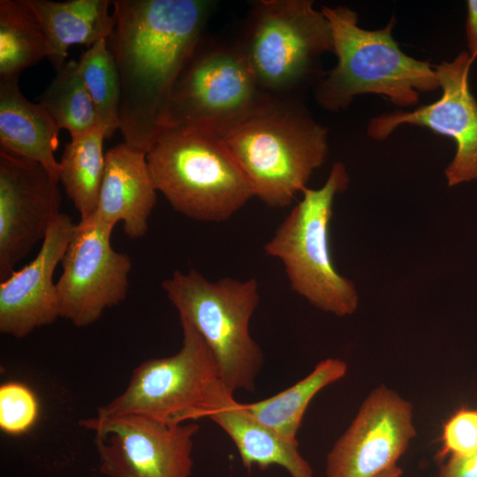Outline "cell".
Masks as SVG:
<instances>
[{"label":"cell","mask_w":477,"mask_h":477,"mask_svg":"<svg viewBox=\"0 0 477 477\" xmlns=\"http://www.w3.org/2000/svg\"><path fill=\"white\" fill-rule=\"evenodd\" d=\"M108 47L122 86L119 130L146 154L162 130L173 87L201 41L213 2L115 0Z\"/></svg>","instance_id":"1"},{"label":"cell","mask_w":477,"mask_h":477,"mask_svg":"<svg viewBox=\"0 0 477 477\" xmlns=\"http://www.w3.org/2000/svg\"><path fill=\"white\" fill-rule=\"evenodd\" d=\"M228 148L254 195L288 206L325 161L328 131L293 103L263 95L231 120L209 129Z\"/></svg>","instance_id":"2"},{"label":"cell","mask_w":477,"mask_h":477,"mask_svg":"<svg viewBox=\"0 0 477 477\" xmlns=\"http://www.w3.org/2000/svg\"><path fill=\"white\" fill-rule=\"evenodd\" d=\"M329 21L337 64L318 83L314 97L329 111L346 110L354 98L375 94L398 107L419 102L421 92L440 88L429 62L406 55L392 36L396 19L381 29L359 26L356 11L347 6H322Z\"/></svg>","instance_id":"3"},{"label":"cell","mask_w":477,"mask_h":477,"mask_svg":"<svg viewBox=\"0 0 477 477\" xmlns=\"http://www.w3.org/2000/svg\"><path fill=\"white\" fill-rule=\"evenodd\" d=\"M146 155L157 191L192 219L224 221L254 197L244 172L209 129L163 128Z\"/></svg>","instance_id":"4"},{"label":"cell","mask_w":477,"mask_h":477,"mask_svg":"<svg viewBox=\"0 0 477 477\" xmlns=\"http://www.w3.org/2000/svg\"><path fill=\"white\" fill-rule=\"evenodd\" d=\"M162 287L179 317L207 343L228 390L254 391L264 362L260 345L249 333L260 302L257 281L225 277L211 282L195 269L176 270Z\"/></svg>","instance_id":"5"},{"label":"cell","mask_w":477,"mask_h":477,"mask_svg":"<svg viewBox=\"0 0 477 477\" xmlns=\"http://www.w3.org/2000/svg\"><path fill=\"white\" fill-rule=\"evenodd\" d=\"M179 321L180 350L170 357L143 361L132 371L125 390L98 408L97 416L132 413L183 424L210 418L233 398L203 337L188 321Z\"/></svg>","instance_id":"6"},{"label":"cell","mask_w":477,"mask_h":477,"mask_svg":"<svg viewBox=\"0 0 477 477\" xmlns=\"http://www.w3.org/2000/svg\"><path fill=\"white\" fill-rule=\"evenodd\" d=\"M348 184L344 165L335 163L321 188L302 191L301 201L264 246L267 255L283 262L294 292L338 316L353 314L359 300L353 283L335 269L329 242L333 201Z\"/></svg>","instance_id":"7"},{"label":"cell","mask_w":477,"mask_h":477,"mask_svg":"<svg viewBox=\"0 0 477 477\" xmlns=\"http://www.w3.org/2000/svg\"><path fill=\"white\" fill-rule=\"evenodd\" d=\"M311 0L254 4L241 50L259 87L279 92L301 81L325 53H333L330 26Z\"/></svg>","instance_id":"8"},{"label":"cell","mask_w":477,"mask_h":477,"mask_svg":"<svg viewBox=\"0 0 477 477\" xmlns=\"http://www.w3.org/2000/svg\"><path fill=\"white\" fill-rule=\"evenodd\" d=\"M80 425L94 433L107 477H191L196 423L167 424L130 413L95 415Z\"/></svg>","instance_id":"9"},{"label":"cell","mask_w":477,"mask_h":477,"mask_svg":"<svg viewBox=\"0 0 477 477\" xmlns=\"http://www.w3.org/2000/svg\"><path fill=\"white\" fill-rule=\"evenodd\" d=\"M263 95L241 49H202L200 43L173 87L162 129L216 128Z\"/></svg>","instance_id":"10"},{"label":"cell","mask_w":477,"mask_h":477,"mask_svg":"<svg viewBox=\"0 0 477 477\" xmlns=\"http://www.w3.org/2000/svg\"><path fill=\"white\" fill-rule=\"evenodd\" d=\"M113 229L95 214L80 220L62 259L56 283L60 317L76 327L95 323L126 298L132 260L112 247Z\"/></svg>","instance_id":"11"},{"label":"cell","mask_w":477,"mask_h":477,"mask_svg":"<svg viewBox=\"0 0 477 477\" xmlns=\"http://www.w3.org/2000/svg\"><path fill=\"white\" fill-rule=\"evenodd\" d=\"M473 63L467 51L440 63L435 67L442 89L438 100L413 110L374 117L368 121L367 134L384 140L404 125L427 127L455 142V155L445 170L448 186L477 180V101L469 86Z\"/></svg>","instance_id":"12"},{"label":"cell","mask_w":477,"mask_h":477,"mask_svg":"<svg viewBox=\"0 0 477 477\" xmlns=\"http://www.w3.org/2000/svg\"><path fill=\"white\" fill-rule=\"evenodd\" d=\"M58 183L40 163L0 149V282L62 213Z\"/></svg>","instance_id":"13"},{"label":"cell","mask_w":477,"mask_h":477,"mask_svg":"<svg viewBox=\"0 0 477 477\" xmlns=\"http://www.w3.org/2000/svg\"><path fill=\"white\" fill-rule=\"evenodd\" d=\"M416 432L412 404L382 385L327 456V477H376L397 466Z\"/></svg>","instance_id":"14"},{"label":"cell","mask_w":477,"mask_h":477,"mask_svg":"<svg viewBox=\"0 0 477 477\" xmlns=\"http://www.w3.org/2000/svg\"><path fill=\"white\" fill-rule=\"evenodd\" d=\"M76 223L61 213L49 227L36 256L0 284V332L23 338L60 317L53 275L62 261Z\"/></svg>","instance_id":"15"},{"label":"cell","mask_w":477,"mask_h":477,"mask_svg":"<svg viewBox=\"0 0 477 477\" xmlns=\"http://www.w3.org/2000/svg\"><path fill=\"white\" fill-rule=\"evenodd\" d=\"M156 193L144 151L124 141L105 153L95 212L101 220L113 227L121 222L129 238H140L148 230Z\"/></svg>","instance_id":"16"},{"label":"cell","mask_w":477,"mask_h":477,"mask_svg":"<svg viewBox=\"0 0 477 477\" xmlns=\"http://www.w3.org/2000/svg\"><path fill=\"white\" fill-rule=\"evenodd\" d=\"M59 131L41 103L23 95L19 78L0 80V149L40 163L59 179Z\"/></svg>","instance_id":"17"},{"label":"cell","mask_w":477,"mask_h":477,"mask_svg":"<svg viewBox=\"0 0 477 477\" xmlns=\"http://www.w3.org/2000/svg\"><path fill=\"white\" fill-rule=\"evenodd\" d=\"M36 13L43 29L47 57L56 71L66 62L68 49L74 44L92 47L108 40L115 26L109 0H26Z\"/></svg>","instance_id":"18"},{"label":"cell","mask_w":477,"mask_h":477,"mask_svg":"<svg viewBox=\"0 0 477 477\" xmlns=\"http://www.w3.org/2000/svg\"><path fill=\"white\" fill-rule=\"evenodd\" d=\"M209 419L231 438L244 466L256 464L265 469L277 465L286 469L291 477H313L310 465L298 450V442L286 440L259 422L244 404L232 398Z\"/></svg>","instance_id":"19"},{"label":"cell","mask_w":477,"mask_h":477,"mask_svg":"<svg viewBox=\"0 0 477 477\" xmlns=\"http://www.w3.org/2000/svg\"><path fill=\"white\" fill-rule=\"evenodd\" d=\"M346 363L340 359L319 362L305 378L267 399L244 404L259 422L282 437L297 442L296 435L312 398L324 387L345 375Z\"/></svg>","instance_id":"20"},{"label":"cell","mask_w":477,"mask_h":477,"mask_svg":"<svg viewBox=\"0 0 477 477\" xmlns=\"http://www.w3.org/2000/svg\"><path fill=\"white\" fill-rule=\"evenodd\" d=\"M104 139L105 132L98 125L72 136L64 145L59 162V182L80 213V220L96 212L105 169Z\"/></svg>","instance_id":"21"},{"label":"cell","mask_w":477,"mask_h":477,"mask_svg":"<svg viewBox=\"0 0 477 477\" xmlns=\"http://www.w3.org/2000/svg\"><path fill=\"white\" fill-rule=\"evenodd\" d=\"M47 54L41 22L26 0H1L0 80L19 78Z\"/></svg>","instance_id":"22"},{"label":"cell","mask_w":477,"mask_h":477,"mask_svg":"<svg viewBox=\"0 0 477 477\" xmlns=\"http://www.w3.org/2000/svg\"><path fill=\"white\" fill-rule=\"evenodd\" d=\"M78 64L95 110L97 125L104 131L106 139H110L119 130L122 86L108 40L88 48Z\"/></svg>","instance_id":"23"},{"label":"cell","mask_w":477,"mask_h":477,"mask_svg":"<svg viewBox=\"0 0 477 477\" xmlns=\"http://www.w3.org/2000/svg\"><path fill=\"white\" fill-rule=\"evenodd\" d=\"M60 129L71 137L86 132L97 125L91 97L79 71L78 61H66L44 92L38 97Z\"/></svg>","instance_id":"24"},{"label":"cell","mask_w":477,"mask_h":477,"mask_svg":"<svg viewBox=\"0 0 477 477\" xmlns=\"http://www.w3.org/2000/svg\"><path fill=\"white\" fill-rule=\"evenodd\" d=\"M39 413L33 391L18 382L0 386V428L9 435H21L35 423Z\"/></svg>","instance_id":"25"},{"label":"cell","mask_w":477,"mask_h":477,"mask_svg":"<svg viewBox=\"0 0 477 477\" xmlns=\"http://www.w3.org/2000/svg\"><path fill=\"white\" fill-rule=\"evenodd\" d=\"M443 447L437 457L469 455L477 451V410H458L443 425Z\"/></svg>","instance_id":"26"},{"label":"cell","mask_w":477,"mask_h":477,"mask_svg":"<svg viewBox=\"0 0 477 477\" xmlns=\"http://www.w3.org/2000/svg\"><path fill=\"white\" fill-rule=\"evenodd\" d=\"M437 477H477V451L469 455H450Z\"/></svg>","instance_id":"27"},{"label":"cell","mask_w":477,"mask_h":477,"mask_svg":"<svg viewBox=\"0 0 477 477\" xmlns=\"http://www.w3.org/2000/svg\"><path fill=\"white\" fill-rule=\"evenodd\" d=\"M466 36L467 53L474 61L477 58V0L466 2Z\"/></svg>","instance_id":"28"},{"label":"cell","mask_w":477,"mask_h":477,"mask_svg":"<svg viewBox=\"0 0 477 477\" xmlns=\"http://www.w3.org/2000/svg\"><path fill=\"white\" fill-rule=\"evenodd\" d=\"M403 473V471L398 466H395L385 472L380 473L376 477H400Z\"/></svg>","instance_id":"29"}]
</instances>
